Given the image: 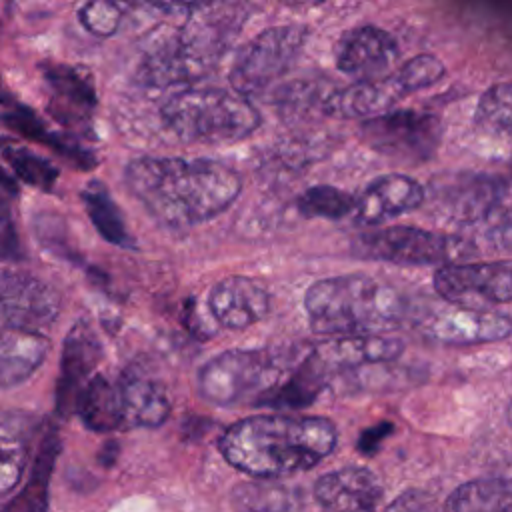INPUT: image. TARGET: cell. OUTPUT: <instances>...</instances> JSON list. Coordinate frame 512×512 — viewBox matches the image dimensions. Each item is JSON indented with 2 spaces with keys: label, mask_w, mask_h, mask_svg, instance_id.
Returning <instances> with one entry per match:
<instances>
[{
  "label": "cell",
  "mask_w": 512,
  "mask_h": 512,
  "mask_svg": "<svg viewBox=\"0 0 512 512\" xmlns=\"http://www.w3.org/2000/svg\"><path fill=\"white\" fill-rule=\"evenodd\" d=\"M354 254L400 266H432L474 258L478 246L460 234H440L416 226H390L356 238Z\"/></svg>",
  "instance_id": "cell-8"
},
{
  "label": "cell",
  "mask_w": 512,
  "mask_h": 512,
  "mask_svg": "<svg viewBox=\"0 0 512 512\" xmlns=\"http://www.w3.org/2000/svg\"><path fill=\"white\" fill-rule=\"evenodd\" d=\"M334 88L324 86L316 80H302L284 84L276 92V106L282 116L288 118H308L312 114H326V102Z\"/></svg>",
  "instance_id": "cell-31"
},
{
  "label": "cell",
  "mask_w": 512,
  "mask_h": 512,
  "mask_svg": "<svg viewBox=\"0 0 512 512\" xmlns=\"http://www.w3.org/2000/svg\"><path fill=\"white\" fill-rule=\"evenodd\" d=\"M0 188L8 194H18V184H16L14 176H10L2 166H0Z\"/></svg>",
  "instance_id": "cell-39"
},
{
  "label": "cell",
  "mask_w": 512,
  "mask_h": 512,
  "mask_svg": "<svg viewBox=\"0 0 512 512\" xmlns=\"http://www.w3.org/2000/svg\"><path fill=\"white\" fill-rule=\"evenodd\" d=\"M408 318L428 338L442 344H480L510 336V316L494 308H468L446 300L408 308Z\"/></svg>",
  "instance_id": "cell-12"
},
{
  "label": "cell",
  "mask_w": 512,
  "mask_h": 512,
  "mask_svg": "<svg viewBox=\"0 0 512 512\" xmlns=\"http://www.w3.org/2000/svg\"><path fill=\"white\" fill-rule=\"evenodd\" d=\"M158 14L150 0H88L78 12V20L90 34L108 38L142 16Z\"/></svg>",
  "instance_id": "cell-27"
},
{
  "label": "cell",
  "mask_w": 512,
  "mask_h": 512,
  "mask_svg": "<svg viewBox=\"0 0 512 512\" xmlns=\"http://www.w3.org/2000/svg\"><path fill=\"white\" fill-rule=\"evenodd\" d=\"M4 158L8 160V164L12 166V172L24 180L26 184L40 188V190H52L56 178H58V170L44 158H40L38 154L26 150V148H16V146H8L4 148Z\"/></svg>",
  "instance_id": "cell-35"
},
{
  "label": "cell",
  "mask_w": 512,
  "mask_h": 512,
  "mask_svg": "<svg viewBox=\"0 0 512 512\" xmlns=\"http://www.w3.org/2000/svg\"><path fill=\"white\" fill-rule=\"evenodd\" d=\"M304 306L320 334L354 336L392 330L408 318V302L390 284L368 274H344L314 282Z\"/></svg>",
  "instance_id": "cell-4"
},
{
  "label": "cell",
  "mask_w": 512,
  "mask_h": 512,
  "mask_svg": "<svg viewBox=\"0 0 512 512\" xmlns=\"http://www.w3.org/2000/svg\"><path fill=\"white\" fill-rule=\"evenodd\" d=\"M2 144H6V142H4V138H2V136H0V146H2Z\"/></svg>",
  "instance_id": "cell-41"
},
{
  "label": "cell",
  "mask_w": 512,
  "mask_h": 512,
  "mask_svg": "<svg viewBox=\"0 0 512 512\" xmlns=\"http://www.w3.org/2000/svg\"><path fill=\"white\" fill-rule=\"evenodd\" d=\"M384 512H440L436 498L424 490H406L396 496Z\"/></svg>",
  "instance_id": "cell-37"
},
{
  "label": "cell",
  "mask_w": 512,
  "mask_h": 512,
  "mask_svg": "<svg viewBox=\"0 0 512 512\" xmlns=\"http://www.w3.org/2000/svg\"><path fill=\"white\" fill-rule=\"evenodd\" d=\"M400 340L382 334H354L328 342L318 350L322 364H334L340 368H356L364 364L390 362L402 354Z\"/></svg>",
  "instance_id": "cell-25"
},
{
  "label": "cell",
  "mask_w": 512,
  "mask_h": 512,
  "mask_svg": "<svg viewBox=\"0 0 512 512\" xmlns=\"http://www.w3.org/2000/svg\"><path fill=\"white\" fill-rule=\"evenodd\" d=\"M428 198L434 214L458 226H502L508 218V180L484 172H450L430 182Z\"/></svg>",
  "instance_id": "cell-7"
},
{
  "label": "cell",
  "mask_w": 512,
  "mask_h": 512,
  "mask_svg": "<svg viewBox=\"0 0 512 512\" xmlns=\"http://www.w3.org/2000/svg\"><path fill=\"white\" fill-rule=\"evenodd\" d=\"M8 106H10V110L6 114H2V122L10 130L18 132L20 136H24L28 140H34V142H40V144H46V146L54 148L58 154L66 156L68 160L76 162L82 168H90L94 164L92 156L88 152H84L82 148H78L74 142H70V140H66L58 134H50L46 130V126L42 124V120L30 108H26L22 104H16V102H12Z\"/></svg>",
  "instance_id": "cell-29"
},
{
  "label": "cell",
  "mask_w": 512,
  "mask_h": 512,
  "mask_svg": "<svg viewBox=\"0 0 512 512\" xmlns=\"http://www.w3.org/2000/svg\"><path fill=\"white\" fill-rule=\"evenodd\" d=\"M40 70L54 90V102L50 104L52 116L66 124H82L96 104L94 88L82 70L66 64H40Z\"/></svg>",
  "instance_id": "cell-22"
},
{
  "label": "cell",
  "mask_w": 512,
  "mask_h": 512,
  "mask_svg": "<svg viewBox=\"0 0 512 512\" xmlns=\"http://www.w3.org/2000/svg\"><path fill=\"white\" fill-rule=\"evenodd\" d=\"M82 200L92 224L102 234V238L120 248H134L118 206L100 182H90L82 192Z\"/></svg>",
  "instance_id": "cell-30"
},
{
  "label": "cell",
  "mask_w": 512,
  "mask_h": 512,
  "mask_svg": "<svg viewBox=\"0 0 512 512\" xmlns=\"http://www.w3.org/2000/svg\"><path fill=\"white\" fill-rule=\"evenodd\" d=\"M60 452V436L54 424H46L24 482V488L8 502L2 512H48V484Z\"/></svg>",
  "instance_id": "cell-24"
},
{
  "label": "cell",
  "mask_w": 512,
  "mask_h": 512,
  "mask_svg": "<svg viewBox=\"0 0 512 512\" xmlns=\"http://www.w3.org/2000/svg\"><path fill=\"white\" fill-rule=\"evenodd\" d=\"M160 16H190L224 0H150Z\"/></svg>",
  "instance_id": "cell-38"
},
{
  "label": "cell",
  "mask_w": 512,
  "mask_h": 512,
  "mask_svg": "<svg viewBox=\"0 0 512 512\" xmlns=\"http://www.w3.org/2000/svg\"><path fill=\"white\" fill-rule=\"evenodd\" d=\"M424 204V186L404 174H386L374 178L358 198L354 214L360 224L376 226L400 214L412 212Z\"/></svg>",
  "instance_id": "cell-18"
},
{
  "label": "cell",
  "mask_w": 512,
  "mask_h": 512,
  "mask_svg": "<svg viewBox=\"0 0 512 512\" xmlns=\"http://www.w3.org/2000/svg\"><path fill=\"white\" fill-rule=\"evenodd\" d=\"M446 74L444 62L434 54H418L390 72V78L402 98L430 88Z\"/></svg>",
  "instance_id": "cell-34"
},
{
  "label": "cell",
  "mask_w": 512,
  "mask_h": 512,
  "mask_svg": "<svg viewBox=\"0 0 512 512\" xmlns=\"http://www.w3.org/2000/svg\"><path fill=\"white\" fill-rule=\"evenodd\" d=\"M36 428V418L28 412H0V498L8 496L24 478Z\"/></svg>",
  "instance_id": "cell-20"
},
{
  "label": "cell",
  "mask_w": 512,
  "mask_h": 512,
  "mask_svg": "<svg viewBox=\"0 0 512 512\" xmlns=\"http://www.w3.org/2000/svg\"><path fill=\"white\" fill-rule=\"evenodd\" d=\"M22 246L12 220V214L0 196V260H20Z\"/></svg>",
  "instance_id": "cell-36"
},
{
  "label": "cell",
  "mask_w": 512,
  "mask_h": 512,
  "mask_svg": "<svg viewBox=\"0 0 512 512\" xmlns=\"http://www.w3.org/2000/svg\"><path fill=\"white\" fill-rule=\"evenodd\" d=\"M232 506L236 512H302L306 494L300 486L276 482L274 478H256L234 486Z\"/></svg>",
  "instance_id": "cell-26"
},
{
  "label": "cell",
  "mask_w": 512,
  "mask_h": 512,
  "mask_svg": "<svg viewBox=\"0 0 512 512\" xmlns=\"http://www.w3.org/2000/svg\"><path fill=\"white\" fill-rule=\"evenodd\" d=\"M434 288L446 302L468 308H492L512 298V264L496 262H450L434 274Z\"/></svg>",
  "instance_id": "cell-13"
},
{
  "label": "cell",
  "mask_w": 512,
  "mask_h": 512,
  "mask_svg": "<svg viewBox=\"0 0 512 512\" xmlns=\"http://www.w3.org/2000/svg\"><path fill=\"white\" fill-rule=\"evenodd\" d=\"M74 412L96 432L154 428L170 416V402L152 378L126 372L110 380L96 374L82 388Z\"/></svg>",
  "instance_id": "cell-6"
},
{
  "label": "cell",
  "mask_w": 512,
  "mask_h": 512,
  "mask_svg": "<svg viewBox=\"0 0 512 512\" xmlns=\"http://www.w3.org/2000/svg\"><path fill=\"white\" fill-rule=\"evenodd\" d=\"M100 358L102 346L92 326L84 320L76 322L64 340L60 376L56 382V410L60 416H70L76 410L78 396L92 378Z\"/></svg>",
  "instance_id": "cell-16"
},
{
  "label": "cell",
  "mask_w": 512,
  "mask_h": 512,
  "mask_svg": "<svg viewBox=\"0 0 512 512\" xmlns=\"http://www.w3.org/2000/svg\"><path fill=\"white\" fill-rule=\"evenodd\" d=\"M314 500L320 512H376L382 484L372 470L346 466L316 480Z\"/></svg>",
  "instance_id": "cell-17"
},
{
  "label": "cell",
  "mask_w": 512,
  "mask_h": 512,
  "mask_svg": "<svg viewBox=\"0 0 512 512\" xmlns=\"http://www.w3.org/2000/svg\"><path fill=\"white\" fill-rule=\"evenodd\" d=\"M160 124L184 144H234L252 136L260 114L250 98L214 86L182 88L160 106Z\"/></svg>",
  "instance_id": "cell-5"
},
{
  "label": "cell",
  "mask_w": 512,
  "mask_h": 512,
  "mask_svg": "<svg viewBox=\"0 0 512 512\" xmlns=\"http://www.w3.org/2000/svg\"><path fill=\"white\" fill-rule=\"evenodd\" d=\"M280 4L288 6V8H296V10H302V8H316L320 4H324L326 0H278Z\"/></svg>",
  "instance_id": "cell-40"
},
{
  "label": "cell",
  "mask_w": 512,
  "mask_h": 512,
  "mask_svg": "<svg viewBox=\"0 0 512 512\" xmlns=\"http://www.w3.org/2000/svg\"><path fill=\"white\" fill-rule=\"evenodd\" d=\"M48 350L50 340L38 330L0 328V388H10L30 378Z\"/></svg>",
  "instance_id": "cell-23"
},
{
  "label": "cell",
  "mask_w": 512,
  "mask_h": 512,
  "mask_svg": "<svg viewBox=\"0 0 512 512\" xmlns=\"http://www.w3.org/2000/svg\"><path fill=\"white\" fill-rule=\"evenodd\" d=\"M212 316L230 330H244L270 312V294L248 276H226L208 296Z\"/></svg>",
  "instance_id": "cell-19"
},
{
  "label": "cell",
  "mask_w": 512,
  "mask_h": 512,
  "mask_svg": "<svg viewBox=\"0 0 512 512\" xmlns=\"http://www.w3.org/2000/svg\"><path fill=\"white\" fill-rule=\"evenodd\" d=\"M510 82L492 84L478 100L474 112V126L486 136H510L512 128V108H510Z\"/></svg>",
  "instance_id": "cell-32"
},
{
  "label": "cell",
  "mask_w": 512,
  "mask_h": 512,
  "mask_svg": "<svg viewBox=\"0 0 512 512\" xmlns=\"http://www.w3.org/2000/svg\"><path fill=\"white\" fill-rule=\"evenodd\" d=\"M360 138L374 152L400 162L430 160L442 138V124L430 112L388 110L360 124Z\"/></svg>",
  "instance_id": "cell-11"
},
{
  "label": "cell",
  "mask_w": 512,
  "mask_h": 512,
  "mask_svg": "<svg viewBox=\"0 0 512 512\" xmlns=\"http://www.w3.org/2000/svg\"><path fill=\"white\" fill-rule=\"evenodd\" d=\"M402 100L390 74L376 80H354L344 88H334L326 102V116L344 120H368L388 112Z\"/></svg>",
  "instance_id": "cell-21"
},
{
  "label": "cell",
  "mask_w": 512,
  "mask_h": 512,
  "mask_svg": "<svg viewBox=\"0 0 512 512\" xmlns=\"http://www.w3.org/2000/svg\"><path fill=\"white\" fill-rule=\"evenodd\" d=\"M240 18L234 8L216 4L190 14L184 26L152 36L138 66L140 82L164 90L200 78L226 52Z\"/></svg>",
  "instance_id": "cell-3"
},
{
  "label": "cell",
  "mask_w": 512,
  "mask_h": 512,
  "mask_svg": "<svg viewBox=\"0 0 512 512\" xmlns=\"http://www.w3.org/2000/svg\"><path fill=\"white\" fill-rule=\"evenodd\" d=\"M400 58L396 38L384 28L364 24L346 30L334 46L336 68L352 80L388 76Z\"/></svg>",
  "instance_id": "cell-15"
},
{
  "label": "cell",
  "mask_w": 512,
  "mask_h": 512,
  "mask_svg": "<svg viewBox=\"0 0 512 512\" xmlns=\"http://www.w3.org/2000/svg\"><path fill=\"white\" fill-rule=\"evenodd\" d=\"M278 366L268 350H228L198 372L200 396L218 406H236L268 394L278 382Z\"/></svg>",
  "instance_id": "cell-10"
},
{
  "label": "cell",
  "mask_w": 512,
  "mask_h": 512,
  "mask_svg": "<svg viewBox=\"0 0 512 512\" xmlns=\"http://www.w3.org/2000/svg\"><path fill=\"white\" fill-rule=\"evenodd\" d=\"M444 512H512V490L504 478H480L458 486Z\"/></svg>",
  "instance_id": "cell-28"
},
{
  "label": "cell",
  "mask_w": 512,
  "mask_h": 512,
  "mask_svg": "<svg viewBox=\"0 0 512 512\" xmlns=\"http://www.w3.org/2000/svg\"><path fill=\"white\" fill-rule=\"evenodd\" d=\"M296 208L300 214L308 218L338 220L348 216L354 210V196H350L348 192L336 186L318 184V186H310L298 196Z\"/></svg>",
  "instance_id": "cell-33"
},
{
  "label": "cell",
  "mask_w": 512,
  "mask_h": 512,
  "mask_svg": "<svg viewBox=\"0 0 512 512\" xmlns=\"http://www.w3.org/2000/svg\"><path fill=\"white\" fill-rule=\"evenodd\" d=\"M58 290L42 278L14 268H0V316L8 326L38 330L60 314Z\"/></svg>",
  "instance_id": "cell-14"
},
{
  "label": "cell",
  "mask_w": 512,
  "mask_h": 512,
  "mask_svg": "<svg viewBox=\"0 0 512 512\" xmlns=\"http://www.w3.org/2000/svg\"><path fill=\"white\" fill-rule=\"evenodd\" d=\"M306 40L308 28L302 24H280L262 30L238 50L228 72L232 90L246 98L266 92L288 74Z\"/></svg>",
  "instance_id": "cell-9"
},
{
  "label": "cell",
  "mask_w": 512,
  "mask_h": 512,
  "mask_svg": "<svg viewBox=\"0 0 512 512\" xmlns=\"http://www.w3.org/2000/svg\"><path fill=\"white\" fill-rule=\"evenodd\" d=\"M124 178L146 212L174 230L216 218L242 190L238 172L212 158L142 156L126 166Z\"/></svg>",
  "instance_id": "cell-1"
},
{
  "label": "cell",
  "mask_w": 512,
  "mask_h": 512,
  "mask_svg": "<svg viewBox=\"0 0 512 512\" xmlns=\"http://www.w3.org/2000/svg\"><path fill=\"white\" fill-rule=\"evenodd\" d=\"M338 444L336 426L322 416L258 414L224 430L222 456L254 478H282L322 462Z\"/></svg>",
  "instance_id": "cell-2"
}]
</instances>
